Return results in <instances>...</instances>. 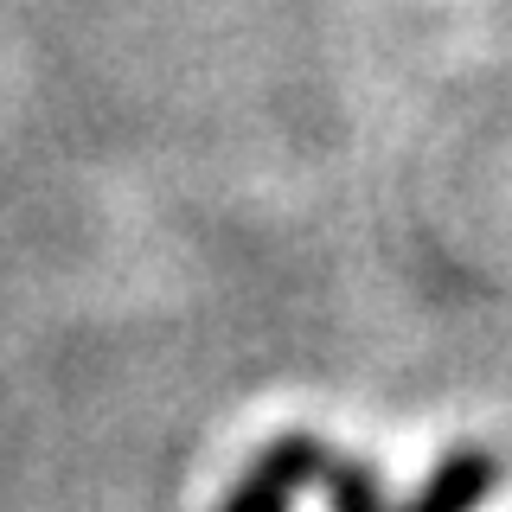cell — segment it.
I'll return each mask as SVG.
<instances>
[{
    "instance_id": "cell-1",
    "label": "cell",
    "mask_w": 512,
    "mask_h": 512,
    "mask_svg": "<svg viewBox=\"0 0 512 512\" xmlns=\"http://www.w3.org/2000/svg\"><path fill=\"white\" fill-rule=\"evenodd\" d=\"M340 455L333 442L320 436H276L269 448H256L244 461V474L231 480V493L218 500V512H295V500L308 487H320V474H327V461Z\"/></svg>"
},
{
    "instance_id": "cell-2",
    "label": "cell",
    "mask_w": 512,
    "mask_h": 512,
    "mask_svg": "<svg viewBox=\"0 0 512 512\" xmlns=\"http://www.w3.org/2000/svg\"><path fill=\"white\" fill-rule=\"evenodd\" d=\"M493 487H500V455L480 442H455L397 512H480Z\"/></svg>"
},
{
    "instance_id": "cell-3",
    "label": "cell",
    "mask_w": 512,
    "mask_h": 512,
    "mask_svg": "<svg viewBox=\"0 0 512 512\" xmlns=\"http://www.w3.org/2000/svg\"><path fill=\"white\" fill-rule=\"evenodd\" d=\"M320 487H327V506H333V512H397L372 461L333 455V461H327V474H320Z\"/></svg>"
}]
</instances>
